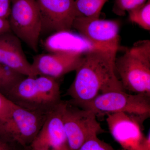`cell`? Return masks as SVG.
Instances as JSON below:
<instances>
[{"mask_svg":"<svg viewBox=\"0 0 150 150\" xmlns=\"http://www.w3.org/2000/svg\"><path fill=\"white\" fill-rule=\"evenodd\" d=\"M147 0H115L112 11L119 16H124L126 12L137 8Z\"/></svg>","mask_w":150,"mask_h":150,"instance_id":"18","label":"cell"},{"mask_svg":"<svg viewBox=\"0 0 150 150\" xmlns=\"http://www.w3.org/2000/svg\"><path fill=\"white\" fill-rule=\"evenodd\" d=\"M67 101L62 100L48 113L37 136L29 147L33 150H70L63 115Z\"/></svg>","mask_w":150,"mask_h":150,"instance_id":"10","label":"cell"},{"mask_svg":"<svg viewBox=\"0 0 150 150\" xmlns=\"http://www.w3.org/2000/svg\"><path fill=\"white\" fill-rule=\"evenodd\" d=\"M12 0H0V18L7 19L9 16Z\"/></svg>","mask_w":150,"mask_h":150,"instance_id":"22","label":"cell"},{"mask_svg":"<svg viewBox=\"0 0 150 150\" xmlns=\"http://www.w3.org/2000/svg\"><path fill=\"white\" fill-rule=\"evenodd\" d=\"M111 136L124 150H150V136L143 132L145 116L119 112L106 115Z\"/></svg>","mask_w":150,"mask_h":150,"instance_id":"7","label":"cell"},{"mask_svg":"<svg viewBox=\"0 0 150 150\" xmlns=\"http://www.w3.org/2000/svg\"><path fill=\"white\" fill-rule=\"evenodd\" d=\"M78 150H115L111 145L100 140L98 136L87 140Z\"/></svg>","mask_w":150,"mask_h":150,"instance_id":"19","label":"cell"},{"mask_svg":"<svg viewBox=\"0 0 150 150\" xmlns=\"http://www.w3.org/2000/svg\"><path fill=\"white\" fill-rule=\"evenodd\" d=\"M124 90L150 96V40H140L115 61Z\"/></svg>","mask_w":150,"mask_h":150,"instance_id":"3","label":"cell"},{"mask_svg":"<svg viewBox=\"0 0 150 150\" xmlns=\"http://www.w3.org/2000/svg\"><path fill=\"white\" fill-rule=\"evenodd\" d=\"M129 21L136 23L143 29L150 30V0L128 12Z\"/></svg>","mask_w":150,"mask_h":150,"instance_id":"16","label":"cell"},{"mask_svg":"<svg viewBox=\"0 0 150 150\" xmlns=\"http://www.w3.org/2000/svg\"><path fill=\"white\" fill-rule=\"evenodd\" d=\"M6 93L18 106L40 112H50L62 100L56 79L45 76H25Z\"/></svg>","mask_w":150,"mask_h":150,"instance_id":"2","label":"cell"},{"mask_svg":"<svg viewBox=\"0 0 150 150\" xmlns=\"http://www.w3.org/2000/svg\"><path fill=\"white\" fill-rule=\"evenodd\" d=\"M108 0H75L77 16L99 18L101 11Z\"/></svg>","mask_w":150,"mask_h":150,"instance_id":"15","label":"cell"},{"mask_svg":"<svg viewBox=\"0 0 150 150\" xmlns=\"http://www.w3.org/2000/svg\"><path fill=\"white\" fill-rule=\"evenodd\" d=\"M63 122L70 150H79L87 140L105 132L93 111L69 101H67Z\"/></svg>","mask_w":150,"mask_h":150,"instance_id":"8","label":"cell"},{"mask_svg":"<svg viewBox=\"0 0 150 150\" xmlns=\"http://www.w3.org/2000/svg\"><path fill=\"white\" fill-rule=\"evenodd\" d=\"M150 96L142 94H128L124 90L101 94L93 99L76 106L91 110L97 116L123 112L149 118Z\"/></svg>","mask_w":150,"mask_h":150,"instance_id":"4","label":"cell"},{"mask_svg":"<svg viewBox=\"0 0 150 150\" xmlns=\"http://www.w3.org/2000/svg\"><path fill=\"white\" fill-rule=\"evenodd\" d=\"M8 20L11 32L37 52L42 23L36 0H12Z\"/></svg>","mask_w":150,"mask_h":150,"instance_id":"5","label":"cell"},{"mask_svg":"<svg viewBox=\"0 0 150 150\" xmlns=\"http://www.w3.org/2000/svg\"><path fill=\"white\" fill-rule=\"evenodd\" d=\"M72 28L97 46L118 51L119 49L120 24L117 21L77 16Z\"/></svg>","mask_w":150,"mask_h":150,"instance_id":"9","label":"cell"},{"mask_svg":"<svg viewBox=\"0 0 150 150\" xmlns=\"http://www.w3.org/2000/svg\"><path fill=\"white\" fill-rule=\"evenodd\" d=\"M25 148L16 142L0 138V150H25Z\"/></svg>","mask_w":150,"mask_h":150,"instance_id":"21","label":"cell"},{"mask_svg":"<svg viewBox=\"0 0 150 150\" xmlns=\"http://www.w3.org/2000/svg\"><path fill=\"white\" fill-rule=\"evenodd\" d=\"M118 50L98 49L83 55L76 70L74 80L67 92L69 102L77 105L101 94L124 90L116 76L115 61Z\"/></svg>","mask_w":150,"mask_h":150,"instance_id":"1","label":"cell"},{"mask_svg":"<svg viewBox=\"0 0 150 150\" xmlns=\"http://www.w3.org/2000/svg\"><path fill=\"white\" fill-rule=\"evenodd\" d=\"M40 11L42 33L71 30L77 17L75 0H36Z\"/></svg>","mask_w":150,"mask_h":150,"instance_id":"11","label":"cell"},{"mask_svg":"<svg viewBox=\"0 0 150 150\" xmlns=\"http://www.w3.org/2000/svg\"><path fill=\"white\" fill-rule=\"evenodd\" d=\"M50 52H76L85 54L98 49H105L94 45L79 33L71 31L54 33L47 38L43 43Z\"/></svg>","mask_w":150,"mask_h":150,"instance_id":"14","label":"cell"},{"mask_svg":"<svg viewBox=\"0 0 150 150\" xmlns=\"http://www.w3.org/2000/svg\"><path fill=\"white\" fill-rule=\"evenodd\" d=\"M84 54L76 52H50L33 57L31 66L36 76L57 79L76 71Z\"/></svg>","mask_w":150,"mask_h":150,"instance_id":"12","label":"cell"},{"mask_svg":"<svg viewBox=\"0 0 150 150\" xmlns=\"http://www.w3.org/2000/svg\"><path fill=\"white\" fill-rule=\"evenodd\" d=\"M11 31L8 20L0 18V34Z\"/></svg>","mask_w":150,"mask_h":150,"instance_id":"23","label":"cell"},{"mask_svg":"<svg viewBox=\"0 0 150 150\" xmlns=\"http://www.w3.org/2000/svg\"><path fill=\"white\" fill-rule=\"evenodd\" d=\"M17 106L0 92V120L5 121L8 119Z\"/></svg>","mask_w":150,"mask_h":150,"instance_id":"20","label":"cell"},{"mask_svg":"<svg viewBox=\"0 0 150 150\" xmlns=\"http://www.w3.org/2000/svg\"><path fill=\"white\" fill-rule=\"evenodd\" d=\"M0 63L25 76H37L25 54L21 40L11 31L0 34Z\"/></svg>","mask_w":150,"mask_h":150,"instance_id":"13","label":"cell"},{"mask_svg":"<svg viewBox=\"0 0 150 150\" xmlns=\"http://www.w3.org/2000/svg\"><path fill=\"white\" fill-rule=\"evenodd\" d=\"M25 76L0 63V88L6 92Z\"/></svg>","mask_w":150,"mask_h":150,"instance_id":"17","label":"cell"},{"mask_svg":"<svg viewBox=\"0 0 150 150\" xmlns=\"http://www.w3.org/2000/svg\"><path fill=\"white\" fill-rule=\"evenodd\" d=\"M25 150H33L29 147V146H28L27 147L25 148Z\"/></svg>","mask_w":150,"mask_h":150,"instance_id":"24","label":"cell"},{"mask_svg":"<svg viewBox=\"0 0 150 150\" xmlns=\"http://www.w3.org/2000/svg\"><path fill=\"white\" fill-rule=\"evenodd\" d=\"M48 112L17 106L9 118L0 120V138L29 146L37 136Z\"/></svg>","mask_w":150,"mask_h":150,"instance_id":"6","label":"cell"}]
</instances>
